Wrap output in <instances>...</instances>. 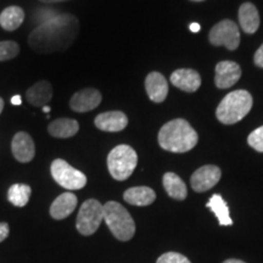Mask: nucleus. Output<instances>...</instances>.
Returning <instances> with one entry per match:
<instances>
[{
  "instance_id": "f257e3e1",
  "label": "nucleus",
  "mask_w": 263,
  "mask_h": 263,
  "mask_svg": "<svg viewBox=\"0 0 263 263\" xmlns=\"http://www.w3.org/2000/svg\"><path fill=\"white\" fill-rule=\"evenodd\" d=\"M80 32V22L71 14L57 15L39 25L28 37V44L39 54L64 51L73 44Z\"/></svg>"
},
{
  "instance_id": "f03ea898",
  "label": "nucleus",
  "mask_w": 263,
  "mask_h": 263,
  "mask_svg": "<svg viewBox=\"0 0 263 263\" xmlns=\"http://www.w3.org/2000/svg\"><path fill=\"white\" fill-rule=\"evenodd\" d=\"M195 129L182 118L167 122L159 132V144L163 150L171 153H186L197 144Z\"/></svg>"
},
{
  "instance_id": "7ed1b4c3",
  "label": "nucleus",
  "mask_w": 263,
  "mask_h": 263,
  "mask_svg": "<svg viewBox=\"0 0 263 263\" xmlns=\"http://www.w3.org/2000/svg\"><path fill=\"white\" fill-rule=\"evenodd\" d=\"M252 107V97L246 90H234L218 105L216 116L219 122L224 124H234L241 121L250 112Z\"/></svg>"
},
{
  "instance_id": "20e7f679",
  "label": "nucleus",
  "mask_w": 263,
  "mask_h": 263,
  "mask_svg": "<svg viewBox=\"0 0 263 263\" xmlns=\"http://www.w3.org/2000/svg\"><path fill=\"white\" fill-rule=\"evenodd\" d=\"M104 221L114 236L121 241H128L136 233V223L129 212L116 201H108L104 205Z\"/></svg>"
},
{
  "instance_id": "39448f33",
  "label": "nucleus",
  "mask_w": 263,
  "mask_h": 263,
  "mask_svg": "<svg viewBox=\"0 0 263 263\" xmlns=\"http://www.w3.org/2000/svg\"><path fill=\"white\" fill-rule=\"evenodd\" d=\"M138 163L136 150L129 145H117L107 156V167L112 178L126 180L134 172Z\"/></svg>"
},
{
  "instance_id": "423d86ee",
  "label": "nucleus",
  "mask_w": 263,
  "mask_h": 263,
  "mask_svg": "<svg viewBox=\"0 0 263 263\" xmlns=\"http://www.w3.org/2000/svg\"><path fill=\"white\" fill-rule=\"evenodd\" d=\"M104 221V205L95 199L83 202L77 216L76 228L82 235L89 236L97 232Z\"/></svg>"
},
{
  "instance_id": "0eeeda50",
  "label": "nucleus",
  "mask_w": 263,
  "mask_h": 263,
  "mask_svg": "<svg viewBox=\"0 0 263 263\" xmlns=\"http://www.w3.org/2000/svg\"><path fill=\"white\" fill-rule=\"evenodd\" d=\"M51 176L59 185L67 190H78L84 188L87 184V177L81 171L73 168L65 160L57 159L52 161Z\"/></svg>"
},
{
  "instance_id": "6e6552de",
  "label": "nucleus",
  "mask_w": 263,
  "mask_h": 263,
  "mask_svg": "<svg viewBox=\"0 0 263 263\" xmlns=\"http://www.w3.org/2000/svg\"><path fill=\"white\" fill-rule=\"evenodd\" d=\"M210 42L216 47L223 45L228 50H235L240 44L239 27L232 20H223L211 29Z\"/></svg>"
},
{
  "instance_id": "1a4fd4ad",
  "label": "nucleus",
  "mask_w": 263,
  "mask_h": 263,
  "mask_svg": "<svg viewBox=\"0 0 263 263\" xmlns=\"http://www.w3.org/2000/svg\"><path fill=\"white\" fill-rule=\"evenodd\" d=\"M221 176L222 172L219 167L207 164V166H203L193 173L190 184H192L194 192L203 193L213 188L219 182Z\"/></svg>"
},
{
  "instance_id": "9d476101",
  "label": "nucleus",
  "mask_w": 263,
  "mask_h": 263,
  "mask_svg": "<svg viewBox=\"0 0 263 263\" xmlns=\"http://www.w3.org/2000/svg\"><path fill=\"white\" fill-rule=\"evenodd\" d=\"M100 103V91L94 88H85L73 94L70 100V107L76 112H88L97 108Z\"/></svg>"
},
{
  "instance_id": "9b49d317",
  "label": "nucleus",
  "mask_w": 263,
  "mask_h": 263,
  "mask_svg": "<svg viewBox=\"0 0 263 263\" xmlns=\"http://www.w3.org/2000/svg\"><path fill=\"white\" fill-rule=\"evenodd\" d=\"M241 77V68L236 62L221 61L216 66L215 83L219 89L233 87Z\"/></svg>"
},
{
  "instance_id": "f8f14e48",
  "label": "nucleus",
  "mask_w": 263,
  "mask_h": 263,
  "mask_svg": "<svg viewBox=\"0 0 263 263\" xmlns=\"http://www.w3.org/2000/svg\"><path fill=\"white\" fill-rule=\"evenodd\" d=\"M11 150L14 154L15 159L18 162L27 163L31 162L35 155L34 141L28 133L25 132H18L15 134L14 139L11 143Z\"/></svg>"
},
{
  "instance_id": "ddd939ff",
  "label": "nucleus",
  "mask_w": 263,
  "mask_h": 263,
  "mask_svg": "<svg viewBox=\"0 0 263 263\" xmlns=\"http://www.w3.org/2000/svg\"><path fill=\"white\" fill-rule=\"evenodd\" d=\"M171 82L174 87L179 88L186 93H194L201 85V77L195 70L179 68L171 74Z\"/></svg>"
},
{
  "instance_id": "4468645a",
  "label": "nucleus",
  "mask_w": 263,
  "mask_h": 263,
  "mask_svg": "<svg viewBox=\"0 0 263 263\" xmlns=\"http://www.w3.org/2000/svg\"><path fill=\"white\" fill-rule=\"evenodd\" d=\"M145 89L150 100L154 103H162L168 94V83L160 72H151L145 80Z\"/></svg>"
},
{
  "instance_id": "2eb2a0df",
  "label": "nucleus",
  "mask_w": 263,
  "mask_h": 263,
  "mask_svg": "<svg viewBox=\"0 0 263 263\" xmlns=\"http://www.w3.org/2000/svg\"><path fill=\"white\" fill-rule=\"evenodd\" d=\"M94 123L100 130L121 132L127 127L128 118L121 111H108V112L98 115Z\"/></svg>"
},
{
  "instance_id": "dca6fc26",
  "label": "nucleus",
  "mask_w": 263,
  "mask_h": 263,
  "mask_svg": "<svg viewBox=\"0 0 263 263\" xmlns=\"http://www.w3.org/2000/svg\"><path fill=\"white\" fill-rule=\"evenodd\" d=\"M77 196L72 193H64L54 200L50 206V216L54 219H64L77 207Z\"/></svg>"
},
{
  "instance_id": "f3484780",
  "label": "nucleus",
  "mask_w": 263,
  "mask_h": 263,
  "mask_svg": "<svg viewBox=\"0 0 263 263\" xmlns=\"http://www.w3.org/2000/svg\"><path fill=\"white\" fill-rule=\"evenodd\" d=\"M239 24L242 31L254 34L259 27V15L257 9L251 3H244L239 9Z\"/></svg>"
},
{
  "instance_id": "a211bd4d",
  "label": "nucleus",
  "mask_w": 263,
  "mask_h": 263,
  "mask_svg": "<svg viewBox=\"0 0 263 263\" xmlns=\"http://www.w3.org/2000/svg\"><path fill=\"white\" fill-rule=\"evenodd\" d=\"M28 103L33 106H47V104L52 98V88L51 84L47 81H41L31 88L26 93Z\"/></svg>"
},
{
  "instance_id": "6ab92c4d",
  "label": "nucleus",
  "mask_w": 263,
  "mask_h": 263,
  "mask_svg": "<svg viewBox=\"0 0 263 263\" xmlns=\"http://www.w3.org/2000/svg\"><path fill=\"white\" fill-rule=\"evenodd\" d=\"M123 199L134 206H149L155 201L156 194L149 186H134L124 192Z\"/></svg>"
},
{
  "instance_id": "aec40b11",
  "label": "nucleus",
  "mask_w": 263,
  "mask_h": 263,
  "mask_svg": "<svg viewBox=\"0 0 263 263\" xmlns=\"http://www.w3.org/2000/svg\"><path fill=\"white\" fill-rule=\"evenodd\" d=\"M80 130V124L72 118H59L48 126L49 134L55 138H71Z\"/></svg>"
},
{
  "instance_id": "412c9836",
  "label": "nucleus",
  "mask_w": 263,
  "mask_h": 263,
  "mask_svg": "<svg viewBox=\"0 0 263 263\" xmlns=\"http://www.w3.org/2000/svg\"><path fill=\"white\" fill-rule=\"evenodd\" d=\"M163 188L167 194L176 200H184L188 196V190H186L185 183L178 174L168 172L163 176Z\"/></svg>"
},
{
  "instance_id": "4be33fe9",
  "label": "nucleus",
  "mask_w": 263,
  "mask_h": 263,
  "mask_svg": "<svg viewBox=\"0 0 263 263\" xmlns=\"http://www.w3.org/2000/svg\"><path fill=\"white\" fill-rule=\"evenodd\" d=\"M25 20V11L20 6H9L0 14V26L5 31H15L22 25Z\"/></svg>"
},
{
  "instance_id": "5701e85b",
  "label": "nucleus",
  "mask_w": 263,
  "mask_h": 263,
  "mask_svg": "<svg viewBox=\"0 0 263 263\" xmlns=\"http://www.w3.org/2000/svg\"><path fill=\"white\" fill-rule=\"evenodd\" d=\"M206 206L209 207L211 211L215 213L218 222L221 226H232L233 221L230 218L229 215V207L224 201V199L219 195V194H215L211 196V199L209 200V202L206 203Z\"/></svg>"
},
{
  "instance_id": "b1692460",
  "label": "nucleus",
  "mask_w": 263,
  "mask_h": 263,
  "mask_svg": "<svg viewBox=\"0 0 263 263\" xmlns=\"http://www.w3.org/2000/svg\"><path fill=\"white\" fill-rule=\"evenodd\" d=\"M32 189L27 184H14L9 188L8 199L14 206L24 207L28 203Z\"/></svg>"
},
{
  "instance_id": "393cba45",
  "label": "nucleus",
  "mask_w": 263,
  "mask_h": 263,
  "mask_svg": "<svg viewBox=\"0 0 263 263\" xmlns=\"http://www.w3.org/2000/svg\"><path fill=\"white\" fill-rule=\"evenodd\" d=\"M20 52V47L16 42H0V61H8L16 58Z\"/></svg>"
},
{
  "instance_id": "a878e982",
  "label": "nucleus",
  "mask_w": 263,
  "mask_h": 263,
  "mask_svg": "<svg viewBox=\"0 0 263 263\" xmlns=\"http://www.w3.org/2000/svg\"><path fill=\"white\" fill-rule=\"evenodd\" d=\"M249 145L258 153H263V126L258 127L248 138Z\"/></svg>"
},
{
  "instance_id": "bb28decb",
  "label": "nucleus",
  "mask_w": 263,
  "mask_h": 263,
  "mask_svg": "<svg viewBox=\"0 0 263 263\" xmlns=\"http://www.w3.org/2000/svg\"><path fill=\"white\" fill-rule=\"evenodd\" d=\"M156 263H192L185 256L178 252H166L160 256Z\"/></svg>"
},
{
  "instance_id": "cd10ccee",
  "label": "nucleus",
  "mask_w": 263,
  "mask_h": 263,
  "mask_svg": "<svg viewBox=\"0 0 263 263\" xmlns=\"http://www.w3.org/2000/svg\"><path fill=\"white\" fill-rule=\"evenodd\" d=\"M10 233V228L8 223L0 222V242L4 241V240L9 236Z\"/></svg>"
},
{
  "instance_id": "c85d7f7f",
  "label": "nucleus",
  "mask_w": 263,
  "mask_h": 263,
  "mask_svg": "<svg viewBox=\"0 0 263 263\" xmlns=\"http://www.w3.org/2000/svg\"><path fill=\"white\" fill-rule=\"evenodd\" d=\"M254 61H255V65H257L258 67L263 68V44L257 49V51L255 52Z\"/></svg>"
},
{
  "instance_id": "c756f323",
  "label": "nucleus",
  "mask_w": 263,
  "mask_h": 263,
  "mask_svg": "<svg viewBox=\"0 0 263 263\" xmlns=\"http://www.w3.org/2000/svg\"><path fill=\"white\" fill-rule=\"evenodd\" d=\"M11 104L12 105H21V97H20V95H15V97H12Z\"/></svg>"
},
{
  "instance_id": "7c9ffc66",
  "label": "nucleus",
  "mask_w": 263,
  "mask_h": 263,
  "mask_svg": "<svg viewBox=\"0 0 263 263\" xmlns=\"http://www.w3.org/2000/svg\"><path fill=\"white\" fill-rule=\"evenodd\" d=\"M190 31L192 32H199L200 31V25L199 24H192L190 25Z\"/></svg>"
},
{
  "instance_id": "2f4dec72",
  "label": "nucleus",
  "mask_w": 263,
  "mask_h": 263,
  "mask_svg": "<svg viewBox=\"0 0 263 263\" xmlns=\"http://www.w3.org/2000/svg\"><path fill=\"white\" fill-rule=\"evenodd\" d=\"M223 263H246L244 261H240V259H235V258H230V259H227Z\"/></svg>"
},
{
  "instance_id": "473e14b6",
  "label": "nucleus",
  "mask_w": 263,
  "mask_h": 263,
  "mask_svg": "<svg viewBox=\"0 0 263 263\" xmlns=\"http://www.w3.org/2000/svg\"><path fill=\"white\" fill-rule=\"evenodd\" d=\"M43 3H47V4H52V3H60V2H66V0H41Z\"/></svg>"
},
{
  "instance_id": "72a5a7b5",
  "label": "nucleus",
  "mask_w": 263,
  "mask_h": 263,
  "mask_svg": "<svg viewBox=\"0 0 263 263\" xmlns=\"http://www.w3.org/2000/svg\"><path fill=\"white\" fill-rule=\"evenodd\" d=\"M3 108H4V100H3V99L0 98V114L3 112Z\"/></svg>"
},
{
  "instance_id": "f704fd0d",
  "label": "nucleus",
  "mask_w": 263,
  "mask_h": 263,
  "mask_svg": "<svg viewBox=\"0 0 263 263\" xmlns=\"http://www.w3.org/2000/svg\"><path fill=\"white\" fill-rule=\"evenodd\" d=\"M43 111H44V112H50V107L44 106V107H43Z\"/></svg>"
},
{
  "instance_id": "c9c22d12",
  "label": "nucleus",
  "mask_w": 263,
  "mask_h": 263,
  "mask_svg": "<svg viewBox=\"0 0 263 263\" xmlns=\"http://www.w3.org/2000/svg\"><path fill=\"white\" fill-rule=\"evenodd\" d=\"M193 2H202V0H193Z\"/></svg>"
}]
</instances>
